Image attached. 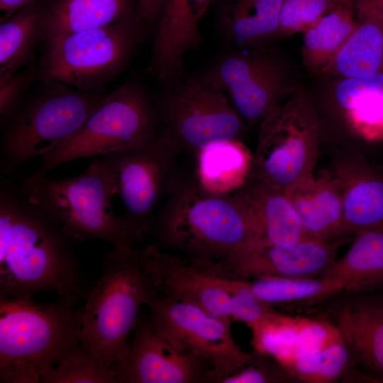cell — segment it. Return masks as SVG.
I'll return each instance as SVG.
<instances>
[{
	"label": "cell",
	"instance_id": "6da1fadb",
	"mask_svg": "<svg viewBox=\"0 0 383 383\" xmlns=\"http://www.w3.org/2000/svg\"><path fill=\"white\" fill-rule=\"evenodd\" d=\"M57 221L4 179L0 184V296L55 292L86 300L91 289Z\"/></svg>",
	"mask_w": 383,
	"mask_h": 383
},
{
	"label": "cell",
	"instance_id": "7a4b0ae2",
	"mask_svg": "<svg viewBox=\"0 0 383 383\" xmlns=\"http://www.w3.org/2000/svg\"><path fill=\"white\" fill-rule=\"evenodd\" d=\"M149 235L157 249L221 262L231 272L259 241L250 213L235 193H210L184 175L165 198Z\"/></svg>",
	"mask_w": 383,
	"mask_h": 383
},
{
	"label": "cell",
	"instance_id": "3957f363",
	"mask_svg": "<svg viewBox=\"0 0 383 383\" xmlns=\"http://www.w3.org/2000/svg\"><path fill=\"white\" fill-rule=\"evenodd\" d=\"M69 298L42 304L0 296V382L38 383L82 344V308Z\"/></svg>",
	"mask_w": 383,
	"mask_h": 383
},
{
	"label": "cell",
	"instance_id": "277c9868",
	"mask_svg": "<svg viewBox=\"0 0 383 383\" xmlns=\"http://www.w3.org/2000/svg\"><path fill=\"white\" fill-rule=\"evenodd\" d=\"M148 265V245L112 248L82 307V342L95 349L111 368L128 343L142 306L158 296Z\"/></svg>",
	"mask_w": 383,
	"mask_h": 383
},
{
	"label": "cell",
	"instance_id": "5b68a950",
	"mask_svg": "<svg viewBox=\"0 0 383 383\" xmlns=\"http://www.w3.org/2000/svg\"><path fill=\"white\" fill-rule=\"evenodd\" d=\"M47 174L35 171L22 180L20 187L31 202L57 221L70 239H101L112 248H136L126 233L121 216L113 212V183L101 157L72 177L55 179Z\"/></svg>",
	"mask_w": 383,
	"mask_h": 383
},
{
	"label": "cell",
	"instance_id": "8992f818",
	"mask_svg": "<svg viewBox=\"0 0 383 383\" xmlns=\"http://www.w3.org/2000/svg\"><path fill=\"white\" fill-rule=\"evenodd\" d=\"M25 96L1 123V177L43 157L72 138L105 96L58 83Z\"/></svg>",
	"mask_w": 383,
	"mask_h": 383
},
{
	"label": "cell",
	"instance_id": "52a82bcc",
	"mask_svg": "<svg viewBox=\"0 0 383 383\" xmlns=\"http://www.w3.org/2000/svg\"><path fill=\"white\" fill-rule=\"evenodd\" d=\"M145 31L135 18L45 40L38 79L97 91L126 67Z\"/></svg>",
	"mask_w": 383,
	"mask_h": 383
},
{
	"label": "cell",
	"instance_id": "ba28073f",
	"mask_svg": "<svg viewBox=\"0 0 383 383\" xmlns=\"http://www.w3.org/2000/svg\"><path fill=\"white\" fill-rule=\"evenodd\" d=\"M321 144L311 98L302 87L259 123L250 179L287 192L314 174Z\"/></svg>",
	"mask_w": 383,
	"mask_h": 383
},
{
	"label": "cell",
	"instance_id": "9c48e42d",
	"mask_svg": "<svg viewBox=\"0 0 383 383\" xmlns=\"http://www.w3.org/2000/svg\"><path fill=\"white\" fill-rule=\"evenodd\" d=\"M163 84L155 105L161 135L178 156H195L214 141L243 140L246 124L225 93L185 71Z\"/></svg>",
	"mask_w": 383,
	"mask_h": 383
},
{
	"label": "cell",
	"instance_id": "30bf717a",
	"mask_svg": "<svg viewBox=\"0 0 383 383\" xmlns=\"http://www.w3.org/2000/svg\"><path fill=\"white\" fill-rule=\"evenodd\" d=\"M99 157L123 204L126 233L136 247L149 235L157 206L183 175L177 167L178 155L160 134Z\"/></svg>",
	"mask_w": 383,
	"mask_h": 383
},
{
	"label": "cell",
	"instance_id": "8fae6325",
	"mask_svg": "<svg viewBox=\"0 0 383 383\" xmlns=\"http://www.w3.org/2000/svg\"><path fill=\"white\" fill-rule=\"evenodd\" d=\"M230 95L245 123H260L265 116L301 88L295 62L272 45L238 48L215 60L199 75Z\"/></svg>",
	"mask_w": 383,
	"mask_h": 383
},
{
	"label": "cell",
	"instance_id": "7c38bea8",
	"mask_svg": "<svg viewBox=\"0 0 383 383\" xmlns=\"http://www.w3.org/2000/svg\"><path fill=\"white\" fill-rule=\"evenodd\" d=\"M161 134L152 96L136 82H126L104 98L79 130L42 157L37 172L48 173L63 163L101 156Z\"/></svg>",
	"mask_w": 383,
	"mask_h": 383
},
{
	"label": "cell",
	"instance_id": "4fadbf2b",
	"mask_svg": "<svg viewBox=\"0 0 383 383\" xmlns=\"http://www.w3.org/2000/svg\"><path fill=\"white\" fill-rule=\"evenodd\" d=\"M324 77L318 91H309L322 143L335 150L372 155L383 143V74L364 78Z\"/></svg>",
	"mask_w": 383,
	"mask_h": 383
},
{
	"label": "cell",
	"instance_id": "5bb4252c",
	"mask_svg": "<svg viewBox=\"0 0 383 383\" xmlns=\"http://www.w3.org/2000/svg\"><path fill=\"white\" fill-rule=\"evenodd\" d=\"M148 307L163 337L178 350L194 353L211 366L213 383H220L255 360V352L247 353L235 342L231 318L159 295Z\"/></svg>",
	"mask_w": 383,
	"mask_h": 383
},
{
	"label": "cell",
	"instance_id": "9a60e30c",
	"mask_svg": "<svg viewBox=\"0 0 383 383\" xmlns=\"http://www.w3.org/2000/svg\"><path fill=\"white\" fill-rule=\"evenodd\" d=\"M148 248V265L160 296L232 319L235 295L242 278L233 276L221 262L194 259L150 244Z\"/></svg>",
	"mask_w": 383,
	"mask_h": 383
},
{
	"label": "cell",
	"instance_id": "2e32d148",
	"mask_svg": "<svg viewBox=\"0 0 383 383\" xmlns=\"http://www.w3.org/2000/svg\"><path fill=\"white\" fill-rule=\"evenodd\" d=\"M111 370L117 383H213L211 366L163 337L150 316L138 317Z\"/></svg>",
	"mask_w": 383,
	"mask_h": 383
},
{
	"label": "cell",
	"instance_id": "e0dca14e",
	"mask_svg": "<svg viewBox=\"0 0 383 383\" xmlns=\"http://www.w3.org/2000/svg\"><path fill=\"white\" fill-rule=\"evenodd\" d=\"M345 243L306 238L294 245L282 246L258 241L238 261L233 272L246 279L267 276L321 277Z\"/></svg>",
	"mask_w": 383,
	"mask_h": 383
},
{
	"label": "cell",
	"instance_id": "ac0fdd59",
	"mask_svg": "<svg viewBox=\"0 0 383 383\" xmlns=\"http://www.w3.org/2000/svg\"><path fill=\"white\" fill-rule=\"evenodd\" d=\"M331 171L340 182L346 231L383 222V163L363 153L335 150Z\"/></svg>",
	"mask_w": 383,
	"mask_h": 383
},
{
	"label": "cell",
	"instance_id": "d6986e66",
	"mask_svg": "<svg viewBox=\"0 0 383 383\" xmlns=\"http://www.w3.org/2000/svg\"><path fill=\"white\" fill-rule=\"evenodd\" d=\"M212 1H166L149 65L155 77L167 80L184 71V55L202 43L199 23Z\"/></svg>",
	"mask_w": 383,
	"mask_h": 383
},
{
	"label": "cell",
	"instance_id": "ffe728a7",
	"mask_svg": "<svg viewBox=\"0 0 383 383\" xmlns=\"http://www.w3.org/2000/svg\"><path fill=\"white\" fill-rule=\"evenodd\" d=\"M333 309V323L348 347L355 364L383 382V298L365 292H343Z\"/></svg>",
	"mask_w": 383,
	"mask_h": 383
},
{
	"label": "cell",
	"instance_id": "44dd1931",
	"mask_svg": "<svg viewBox=\"0 0 383 383\" xmlns=\"http://www.w3.org/2000/svg\"><path fill=\"white\" fill-rule=\"evenodd\" d=\"M250 331L254 352L280 365L343 339L331 321L292 316L276 310Z\"/></svg>",
	"mask_w": 383,
	"mask_h": 383
},
{
	"label": "cell",
	"instance_id": "7402d4cb",
	"mask_svg": "<svg viewBox=\"0 0 383 383\" xmlns=\"http://www.w3.org/2000/svg\"><path fill=\"white\" fill-rule=\"evenodd\" d=\"M308 238L326 243L347 242L342 192L331 171L313 175L286 192Z\"/></svg>",
	"mask_w": 383,
	"mask_h": 383
},
{
	"label": "cell",
	"instance_id": "603a6c76",
	"mask_svg": "<svg viewBox=\"0 0 383 383\" xmlns=\"http://www.w3.org/2000/svg\"><path fill=\"white\" fill-rule=\"evenodd\" d=\"M235 194L250 213L259 241L289 246L308 238L286 192L249 179Z\"/></svg>",
	"mask_w": 383,
	"mask_h": 383
},
{
	"label": "cell",
	"instance_id": "cb8c5ba5",
	"mask_svg": "<svg viewBox=\"0 0 383 383\" xmlns=\"http://www.w3.org/2000/svg\"><path fill=\"white\" fill-rule=\"evenodd\" d=\"M283 0H220L218 23L225 40L238 48L272 45L278 39Z\"/></svg>",
	"mask_w": 383,
	"mask_h": 383
},
{
	"label": "cell",
	"instance_id": "d4e9b609",
	"mask_svg": "<svg viewBox=\"0 0 383 383\" xmlns=\"http://www.w3.org/2000/svg\"><path fill=\"white\" fill-rule=\"evenodd\" d=\"M321 277L338 282L348 292L383 287V222L356 231L348 250Z\"/></svg>",
	"mask_w": 383,
	"mask_h": 383
},
{
	"label": "cell",
	"instance_id": "484cf974",
	"mask_svg": "<svg viewBox=\"0 0 383 383\" xmlns=\"http://www.w3.org/2000/svg\"><path fill=\"white\" fill-rule=\"evenodd\" d=\"M135 18L133 0H48L42 42Z\"/></svg>",
	"mask_w": 383,
	"mask_h": 383
},
{
	"label": "cell",
	"instance_id": "4316f807",
	"mask_svg": "<svg viewBox=\"0 0 383 383\" xmlns=\"http://www.w3.org/2000/svg\"><path fill=\"white\" fill-rule=\"evenodd\" d=\"M196 157V178L206 191L232 194L248 182L253 154L241 140H221L209 143Z\"/></svg>",
	"mask_w": 383,
	"mask_h": 383
},
{
	"label": "cell",
	"instance_id": "83f0119b",
	"mask_svg": "<svg viewBox=\"0 0 383 383\" xmlns=\"http://www.w3.org/2000/svg\"><path fill=\"white\" fill-rule=\"evenodd\" d=\"M48 0H32L0 25V80L33 66Z\"/></svg>",
	"mask_w": 383,
	"mask_h": 383
},
{
	"label": "cell",
	"instance_id": "f1b7e54d",
	"mask_svg": "<svg viewBox=\"0 0 383 383\" xmlns=\"http://www.w3.org/2000/svg\"><path fill=\"white\" fill-rule=\"evenodd\" d=\"M353 8L340 6L303 34L301 50L304 67L320 75L335 58L359 26Z\"/></svg>",
	"mask_w": 383,
	"mask_h": 383
},
{
	"label": "cell",
	"instance_id": "f546056e",
	"mask_svg": "<svg viewBox=\"0 0 383 383\" xmlns=\"http://www.w3.org/2000/svg\"><path fill=\"white\" fill-rule=\"evenodd\" d=\"M359 22L320 76L364 78L383 74V23L369 19Z\"/></svg>",
	"mask_w": 383,
	"mask_h": 383
},
{
	"label": "cell",
	"instance_id": "4dcf8cb0",
	"mask_svg": "<svg viewBox=\"0 0 383 383\" xmlns=\"http://www.w3.org/2000/svg\"><path fill=\"white\" fill-rule=\"evenodd\" d=\"M249 281L256 296L272 306L307 307L328 300L343 292L338 282L321 277L267 276Z\"/></svg>",
	"mask_w": 383,
	"mask_h": 383
},
{
	"label": "cell",
	"instance_id": "1f68e13d",
	"mask_svg": "<svg viewBox=\"0 0 383 383\" xmlns=\"http://www.w3.org/2000/svg\"><path fill=\"white\" fill-rule=\"evenodd\" d=\"M356 365L343 339L281 364L294 382L331 383L348 376Z\"/></svg>",
	"mask_w": 383,
	"mask_h": 383
},
{
	"label": "cell",
	"instance_id": "d6a6232c",
	"mask_svg": "<svg viewBox=\"0 0 383 383\" xmlns=\"http://www.w3.org/2000/svg\"><path fill=\"white\" fill-rule=\"evenodd\" d=\"M43 383H117L111 368L93 348L81 345L41 377Z\"/></svg>",
	"mask_w": 383,
	"mask_h": 383
},
{
	"label": "cell",
	"instance_id": "836d02e7",
	"mask_svg": "<svg viewBox=\"0 0 383 383\" xmlns=\"http://www.w3.org/2000/svg\"><path fill=\"white\" fill-rule=\"evenodd\" d=\"M340 6L341 4L336 0H283L279 14L278 39L303 33Z\"/></svg>",
	"mask_w": 383,
	"mask_h": 383
},
{
	"label": "cell",
	"instance_id": "e575fe53",
	"mask_svg": "<svg viewBox=\"0 0 383 383\" xmlns=\"http://www.w3.org/2000/svg\"><path fill=\"white\" fill-rule=\"evenodd\" d=\"M255 360L220 383L294 382L286 370L274 359L256 353Z\"/></svg>",
	"mask_w": 383,
	"mask_h": 383
},
{
	"label": "cell",
	"instance_id": "d590c367",
	"mask_svg": "<svg viewBox=\"0 0 383 383\" xmlns=\"http://www.w3.org/2000/svg\"><path fill=\"white\" fill-rule=\"evenodd\" d=\"M36 79H38V64L0 80V121L18 106L31 83Z\"/></svg>",
	"mask_w": 383,
	"mask_h": 383
},
{
	"label": "cell",
	"instance_id": "8d00e7d4",
	"mask_svg": "<svg viewBox=\"0 0 383 383\" xmlns=\"http://www.w3.org/2000/svg\"><path fill=\"white\" fill-rule=\"evenodd\" d=\"M167 0H136L137 16L146 28L158 24Z\"/></svg>",
	"mask_w": 383,
	"mask_h": 383
},
{
	"label": "cell",
	"instance_id": "74e56055",
	"mask_svg": "<svg viewBox=\"0 0 383 383\" xmlns=\"http://www.w3.org/2000/svg\"><path fill=\"white\" fill-rule=\"evenodd\" d=\"M353 11L358 21L369 19L383 23V0H355Z\"/></svg>",
	"mask_w": 383,
	"mask_h": 383
},
{
	"label": "cell",
	"instance_id": "f35d334b",
	"mask_svg": "<svg viewBox=\"0 0 383 383\" xmlns=\"http://www.w3.org/2000/svg\"><path fill=\"white\" fill-rule=\"evenodd\" d=\"M32 0H0L1 22Z\"/></svg>",
	"mask_w": 383,
	"mask_h": 383
},
{
	"label": "cell",
	"instance_id": "ab89813d",
	"mask_svg": "<svg viewBox=\"0 0 383 383\" xmlns=\"http://www.w3.org/2000/svg\"><path fill=\"white\" fill-rule=\"evenodd\" d=\"M338 4L347 6L353 8L355 0H336Z\"/></svg>",
	"mask_w": 383,
	"mask_h": 383
}]
</instances>
